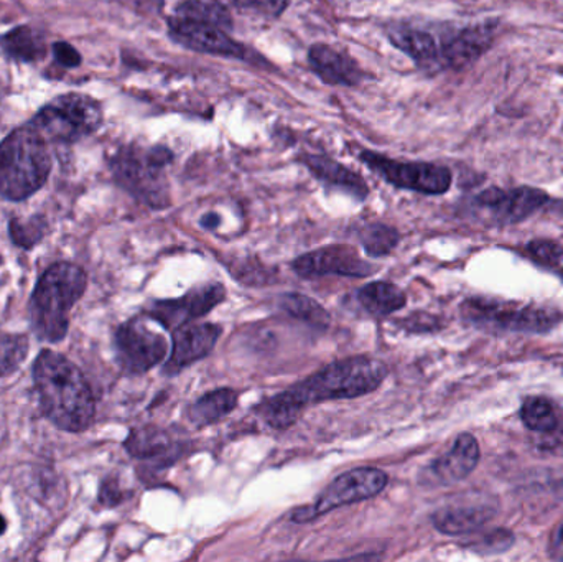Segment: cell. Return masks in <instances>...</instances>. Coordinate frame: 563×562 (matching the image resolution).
I'll return each mask as SVG.
<instances>
[{"label":"cell","instance_id":"obj_1","mask_svg":"<svg viewBox=\"0 0 563 562\" xmlns=\"http://www.w3.org/2000/svg\"><path fill=\"white\" fill-rule=\"evenodd\" d=\"M387 376L383 362L369 356H350L318 370L287 392L271 396L256 412L269 428L284 431L317 403L354 399L376 392Z\"/></svg>","mask_w":563,"mask_h":562},{"label":"cell","instance_id":"obj_2","mask_svg":"<svg viewBox=\"0 0 563 562\" xmlns=\"http://www.w3.org/2000/svg\"><path fill=\"white\" fill-rule=\"evenodd\" d=\"M33 383L43 415L68 432H82L96 415L95 396L81 370L66 356L43 350L33 365Z\"/></svg>","mask_w":563,"mask_h":562},{"label":"cell","instance_id":"obj_3","mask_svg":"<svg viewBox=\"0 0 563 562\" xmlns=\"http://www.w3.org/2000/svg\"><path fill=\"white\" fill-rule=\"evenodd\" d=\"M88 287L82 267L56 263L45 271L30 299L33 332L45 342L58 343L69 329V312Z\"/></svg>","mask_w":563,"mask_h":562},{"label":"cell","instance_id":"obj_4","mask_svg":"<svg viewBox=\"0 0 563 562\" xmlns=\"http://www.w3.org/2000/svg\"><path fill=\"white\" fill-rule=\"evenodd\" d=\"M52 170L46 139L32 125L19 128L0 144V197L20 201L32 197Z\"/></svg>","mask_w":563,"mask_h":562},{"label":"cell","instance_id":"obj_5","mask_svg":"<svg viewBox=\"0 0 563 562\" xmlns=\"http://www.w3.org/2000/svg\"><path fill=\"white\" fill-rule=\"evenodd\" d=\"M172 158V152L162 145L148 148L129 145L112 157V174L132 197L155 210H164L172 203L170 185L165 175Z\"/></svg>","mask_w":563,"mask_h":562},{"label":"cell","instance_id":"obj_6","mask_svg":"<svg viewBox=\"0 0 563 562\" xmlns=\"http://www.w3.org/2000/svg\"><path fill=\"white\" fill-rule=\"evenodd\" d=\"M462 316L466 322L478 329L495 333H539L551 332L562 322L558 309L542 306H518L512 302H498L492 299H468L463 302Z\"/></svg>","mask_w":563,"mask_h":562},{"label":"cell","instance_id":"obj_7","mask_svg":"<svg viewBox=\"0 0 563 562\" xmlns=\"http://www.w3.org/2000/svg\"><path fill=\"white\" fill-rule=\"evenodd\" d=\"M102 124L101 104L85 95H65L53 99L30 122L46 141L71 144L92 134Z\"/></svg>","mask_w":563,"mask_h":562},{"label":"cell","instance_id":"obj_8","mask_svg":"<svg viewBox=\"0 0 563 562\" xmlns=\"http://www.w3.org/2000/svg\"><path fill=\"white\" fill-rule=\"evenodd\" d=\"M387 484L389 477L380 469L361 467L344 472L318 495L313 505L295 510L291 520L295 524H310L331 510L376 497Z\"/></svg>","mask_w":563,"mask_h":562},{"label":"cell","instance_id":"obj_9","mask_svg":"<svg viewBox=\"0 0 563 562\" xmlns=\"http://www.w3.org/2000/svg\"><path fill=\"white\" fill-rule=\"evenodd\" d=\"M361 161L384 178L387 184L423 195H443L452 187V172L442 165L427 162H399L376 152L363 151Z\"/></svg>","mask_w":563,"mask_h":562},{"label":"cell","instance_id":"obj_10","mask_svg":"<svg viewBox=\"0 0 563 562\" xmlns=\"http://www.w3.org/2000/svg\"><path fill=\"white\" fill-rule=\"evenodd\" d=\"M114 343L119 365L129 375L151 372L168 353L167 339L151 329L142 317L122 323L115 330Z\"/></svg>","mask_w":563,"mask_h":562},{"label":"cell","instance_id":"obj_11","mask_svg":"<svg viewBox=\"0 0 563 562\" xmlns=\"http://www.w3.org/2000/svg\"><path fill=\"white\" fill-rule=\"evenodd\" d=\"M227 299L223 284L210 283L197 286L178 299L155 300L148 306L145 316L167 330H175L185 323L208 316L214 307Z\"/></svg>","mask_w":563,"mask_h":562},{"label":"cell","instance_id":"obj_12","mask_svg":"<svg viewBox=\"0 0 563 562\" xmlns=\"http://www.w3.org/2000/svg\"><path fill=\"white\" fill-rule=\"evenodd\" d=\"M291 269L303 277L314 279L323 276L369 277L377 269L374 264L361 260L356 251L347 246H328L301 254L291 263Z\"/></svg>","mask_w":563,"mask_h":562},{"label":"cell","instance_id":"obj_13","mask_svg":"<svg viewBox=\"0 0 563 562\" xmlns=\"http://www.w3.org/2000/svg\"><path fill=\"white\" fill-rule=\"evenodd\" d=\"M168 32L178 45L194 52L211 55L236 56L244 58L246 48L228 35L227 30L197 20L181 19L174 15L168 20Z\"/></svg>","mask_w":563,"mask_h":562},{"label":"cell","instance_id":"obj_14","mask_svg":"<svg viewBox=\"0 0 563 562\" xmlns=\"http://www.w3.org/2000/svg\"><path fill=\"white\" fill-rule=\"evenodd\" d=\"M549 201L544 190L532 187H519L515 190L489 188L476 198V205L492 213L499 224L521 223L526 218L541 210Z\"/></svg>","mask_w":563,"mask_h":562},{"label":"cell","instance_id":"obj_15","mask_svg":"<svg viewBox=\"0 0 563 562\" xmlns=\"http://www.w3.org/2000/svg\"><path fill=\"white\" fill-rule=\"evenodd\" d=\"M223 333L217 323H185L174 330L172 353L165 363V375H177L181 370L207 359Z\"/></svg>","mask_w":563,"mask_h":562},{"label":"cell","instance_id":"obj_16","mask_svg":"<svg viewBox=\"0 0 563 562\" xmlns=\"http://www.w3.org/2000/svg\"><path fill=\"white\" fill-rule=\"evenodd\" d=\"M482 451L475 436L460 434L452 449L423 469L422 485H453L465 481L478 467Z\"/></svg>","mask_w":563,"mask_h":562},{"label":"cell","instance_id":"obj_17","mask_svg":"<svg viewBox=\"0 0 563 562\" xmlns=\"http://www.w3.org/2000/svg\"><path fill=\"white\" fill-rule=\"evenodd\" d=\"M495 498L479 497L473 502L450 505L432 515V524L440 533L449 537H465L482 530L498 514Z\"/></svg>","mask_w":563,"mask_h":562},{"label":"cell","instance_id":"obj_18","mask_svg":"<svg viewBox=\"0 0 563 562\" xmlns=\"http://www.w3.org/2000/svg\"><path fill=\"white\" fill-rule=\"evenodd\" d=\"M496 23L485 22L462 30L450 40L440 53V59L449 68L462 69L475 63L492 48Z\"/></svg>","mask_w":563,"mask_h":562},{"label":"cell","instance_id":"obj_19","mask_svg":"<svg viewBox=\"0 0 563 562\" xmlns=\"http://www.w3.org/2000/svg\"><path fill=\"white\" fill-rule=\"evenodd\" d=\"M308 63L318 78L327 85L354 86L363 76L360 66L350 55L324 43H314L310 46Z\"/></svg>","mask_w":563,"mask_h":562},{"label":"cell","instance_id":"obj_20","mask_svg":"<svg viewBox=\"0 0 563 562\" xmlns=\"http://www.w3.org/2000/svg\"><path fill=\"white\" fill-rule=\"evenodd\" d=\"M300 162L318 180L330 185V187L341 188L357 200H364L369 194V188L361 175L333 158L324 157V155H305Z\"/></svg>","mask_w":563,"mask_h":562},{"label":"cell","instance_id":"obj_21","mask_svg":"<svg viewBox=\"0 0 563 562\" xmlns=\"http://www.w3.org/2000/svg\"><path fill=\"white\" fill-rule=\"evenodd\" d=\"M175 448L177 442L174 436L167 429L154 425L132 429L124 442L125 451L141 461H165L174 458Z\"/></svg>","mask_w":563,"mask_h":562},{"label":"cell","instance_id":"obj_22","mask_svg":"<svg viewBox=\"0 0 563 562\" xmlns=\"http://www.w3.org/2000/svg\"><path fill=\"white\" fill-rule=\"evenodd\" d=\"M240 393L236 389L220 388L207 393L191 405L188 416L195 428L203 429L223 421L236 409Z\"/></svg>","mask_w":563,"mask_h":562},{"label":"cell","instance_id":"obj_23","mask_svg":"<svg viewBox=\"0 0 563 562\" xmlns=\"http://www.w3.org/2000/svg\"><path fill=\"white\" fill-rule=\"evenodd\" d=\"M357 302L369 316L387 317L402 310L407 304V296L402 289L386 280L366 284L357 290Z\"/></svg>","mask_w":563,"mask_h":562},{"label":"cell","instance_id":"obj_24","mask_svg":"<svg viewBox=\"0 0 563 562\" xmlns=\"http://www.w3.org/2000/svg\"><path fill=\"white\" fill-rule=\"evenodd\" d=\"M389 38L396 48L409 55L419 65H433L440 59V49L437 46L435 38L423 30H394L389 33Z\"/></svg>","mask_w":563,"mask_h":562},{"label":"cell","instance_id":"obj_25","mask_svg":"<svg viewBox=\"0 0 563 562\" xmlns=\"http://www.w3.org/2000/svg\"><path fill=\"white\" fill-rule=\"evenodd\" d=\"M0 46L10 58L26 63L43 58L46 52L45 38L32 26H16L10 30L0 36Z\"/></svg>","mask_w":563,"mask_h":562},{"label":"cell","instance_id":"obj_26","mask_svg":"<svg viewBox=\"0 0 563 562\" xmlns=\"http://www.w3.org/2000/svg\"><path fill=\"white\" fill-rule=\"evenodd\" d=\"M279 307L291 319L300 320L307 326L318 330H327L330 327L331 317L324 307H321L317 300L303 294L288 293L279 299Z\"/></svg>","mask_w":563,"mask_h":562},{"label":"cell","instance_id":"obj_27","mask_svg":"<svg viewBox=\"0 0 563 562\" xmlns=\"http://www.w3.org/2000/svg\"><path fill=\"white\" fill-rule=\"evenodd\" d=\"M175 15L210 23L223 30H230L233 26L230 10L218 0H184L175 10Z\"/></svg>","mask_w":563,"mask_h":562},{"label":"cell","instance_id":"obj_28","mask_svg":"<svg viewBox=\"0 0 563 562\" xmlns=\"http://www.w3.org/2000/svg\"><path fill=\"white\" fill-rule=\"evenodd\" d=\"M521 419L526 428L549 434L559 428V416L554 403L544 396H529L521 406Z\"/></svg>","mask_w":563,"mask_h":562},{"label":"cell","instance_id":"obj_29","mask_svg":"<svg viewBox=\"0 0 563 562\" xmlns=\"http://www.w3.org/2000/svg\"><path fill=\"white\" fill-rule=\"evenodd\" d=\"M361 244L367 256L384 257L396 250L400 241L399 231L396 228L383 223L369 224L360 234Z\"/></svg>","mask_w":563,"mask_h":562},{"label":"cell","instance_id":"obj_30","mask_svg":"<svg viewBox=\"0 0 563 562\" xmlns=\"http://www.w3.org/2000/svg\"><path fill=\"white\" fill-rule=\"evenodd\" d=\"M25 335H0V376L15 372L29 355Z\"/></svg>","mask_w":563,"mask_h":562},{"label":"cell","instance_id":"obj_31","mask_svg":"<svg viewBox=\"0 0 563 562\" xmlns=\"http://www.w3.org/2000/svg\"><path fill=\"white\" fill-rule=\"evenodd\" d=\"M526 251L536 263L541 264L545 269L552 271L563 279V244L549 240H534L528 244Z\"/></svg>","mask_w":563,"mask_h":562},{"label":"cell","instance_id":"obj_32","mask_svg":"<svg viewBox=\"0 0 563 562\" xmlns=\"http://www.w3.org/2000/svg\"><path fill=\"white\" fill-rule=\"evenodd\" d=\"M9 228L13 243L20 247H26V250L40 243L46 233L45 220L40 217H33L26 221L12 220Z\"/></svg>","mask_w":563,"mask_h":562},{"label":"cell","instance_id":"obj_33","mask_svg":"<svg viewBox=\"0 0 563 562\" xmlns=\"http://www.w3.org/2000/svg\"><path fill=\"white\" fill-rule=\"evenodd\" d=\"M515 544V535L508 530H495L479 538L475 551L482 554H499L508 551Z\"/></svg>","mask_w":563,"mask_h":562},{"label":"cell","instance_id":"obj_34","mask_svg":"<svg viewBox=\"0 0 563 562\" xmlns=\"http://www.w3.org/2000/svg\"><path fill=\"white\" fill-rule=\"evenodd\" d=\"M234 5L244 12L277 19L290 5V0H234Z\"/></svg>","mask_w":563,"mask_h":562},{"label":"cell","instance_id":"obj_35","mask_svg":"<svg viewBox=\"0 0 563 562\" xmlns=\"http://www.w3.org/2000/svg\"><path fill=\"white\" fill-rule=\"evenodd\" d=\"M397 323L407 332L412 333H430L440 329V320L426 312L412 313L407 319L397 320Z\"/></svg>","mask_w":563,"mask_h":562},{"label":"cell","instance_id":"obj_36","mask_svg":"<svg viewBox=\"0 0 563 562\" xmlns=\"http://www.w3.org/2000/svg\"><path fill=\"white\" fill-rule=\"evenodd\" d=\"M125 494L119 487L118 482L104 481L101 485V491H99V502H101L104 507H118L119 504L124 502Z\"/></svg>","mask_w":563,"mask_h":562},{"label":"cell","instance_id":"obj_37","mask_svg":"<svg viewBox=\"0 0 563 562\" xmlns=\"http://www.w3.org/2000/svg\"><path fill=\"white\" fill-rule=\"evenodd\" d=\"M53 53L58 63H62L66 68H75L81 63V55L75 46L69 45L66 42H58L53 45Z\"/></svg>","mask_w":563,"mask_h":562},{"label":"cell","instance_id":"obj_38","mask_svg":"<svg viewBox=\"0 0 563 562\" xmlns=\"http://www.w3.org/2000/svg\"><path fill=\"white\" fill-rule=\"evenodd\" d=\"M551 557L554 558V560L563 561V524L559 527V530L555 531L554 537H552Z\"/></svg>","mask_w":563,"mask_h":562},{"label":"cell","instance_id":"obj_39","mask_svg":"<svg viewBox=\"0 0 563 562\" xmlns=\"http://www.w3.org/2000/svg\"><path fill=\"white\" fill-rule=\"evenodd\" d=\"M125 3L132 7L135 10H155L161 9L162 2L164 0H124Z\"/></svg>","mask_w":563,"mask_h":562},{"label":"cell","instance_id":"obj_40","mask_svg":"<svg viewBox=\"0 0 563 562\" xmlns=\"http://www.w3.org/2000/svg\"><path fill=\"white\" fill-rule=\"evenodd\" d=\"M221 220L217 213H208L201 218V227L207 228V230H214V228L220 227Z\"/></svg>","mask_w":563,"mask_h":562},{"label":"cell","instance_id":"obj_41","mask_svg":"<svg viewBox=\"0 0 563 562\" xmlns=\"http://www.w3.org/2000/svg\"><path fill=\"white\" fill-rule=\"evenodd\" d=\"M5 530H7L5 518H3L2 515H0V535L5 533Z\"/></svg>","mask_w":563,"mask_h":562}]
</instances>
